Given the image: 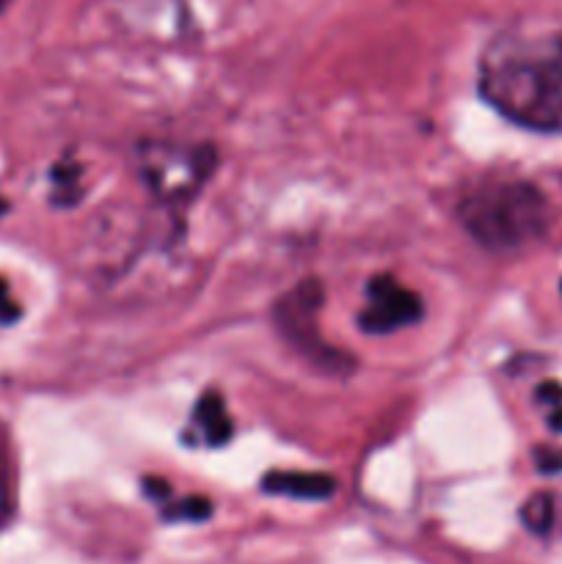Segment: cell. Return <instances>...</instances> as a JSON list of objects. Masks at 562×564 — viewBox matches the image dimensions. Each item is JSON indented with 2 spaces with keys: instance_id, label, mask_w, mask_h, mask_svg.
Wrapping results in <instances>:
<instances>
[{
  "instance_id": "7c38bea8",
  "label": "cell",
  "mask_w": 562,
  "mask_h": 564,
  "mask_svg": "<svg viewBox=\"0 0 562 564\" xmlns=\"http://www.w3.org/2000/svg\"><path fill=\"white\" fill-rule=\"evenodd\" d=\"M534 466H538L540 474H562V449L538 446L534 449Z\"/></svg>"
},
{
  "instance_id": "5bb4252c",
  "label": "cell",
  "mask_w": 562,
  "mask_h": 564,
  "mask_svg": "<svg viewBox=\"0 0 562 564\" xmlns=\"http://www.w3.org/2000/svg\"><path fill=\"white\" fill-rule=\"evenodd\" d=\"M143 494H147L152 501L165 505V501H171V485L163 482V479H158V477H147L143 479Z\"/></svg>"
},
{
  "instance_id": "3957f363",
  "label": "cell",
  "mask_w": 562,
  "mask_h": 564,
  "mask_svg": "<svg viewBox=\"0 0 562 564\" xmlns=\"http://www.w3.org/2000/svg\"><path fill=\"white\" fill-rule=\"evenodd\" d=\"M218 165L213 147H182L149 141L138 147V174L143 185L165 204L191 202Z\"/></svg>"
},
{
  "instance_id": "6da1fadb",
  "label": "cell",
  "mask_w": 562,
  "mask_h": 564,
  "mask_svg": "<svg viewBox=\"0 0 562 564\" xmlns=\"http://www.w3.org/2000/svg\"><path fill=\"white\" fill-rule=\"evenodd\" d=\"M479 94L529 130H562V33H507L479 61Z\"/></svg>"
},
{
  "instance_id": "ba28073f",
  "label": "cell",
  "mask_w": 562,
  "mask_h": 564,
  "mask_svg": "<svg viewBox=\"0 0 562 564\" xmlns=\"http://www.w3.org/2000/svg\"><path fill=\"white\" fill-rule=\"evenodd\" d=\"M521 523L532 534H549L554 527V496L545 490L529 496L521 507Z\"/></svg>"
},
{
  "instance_id": "d6986e66",
  "label": "cell",
  "mask_w": 562,
  "mask_h": 564,
  "mask_svg": "<svg viewBox=\"0 0 562 564\" xmlns=\"http://www.w3.org/2000/svg\"><path fill=\"white\" fill-rule=\"evenodd\" d=\"M560 292H562V284H560Z\"/></svg>"
},
{
  "instance_id": "4fadbf2b",
  "label": "cell",
  "mask_w": 562,
  "mask_h": 564,
  "mask_svg": "<svg viewBox=\"0 0 562 564\" xmlns=\"http://www.w3.org/2000/svg\"><path fill=\"white\" fill-rule=\"evenodd\" d=\"M22 317V308L9 295V284L0 279V325H14Z\"/></svg>"
},
{
  "instance_id": "7a4b0ae2",
  "label": "cell",
  "mask_w": 562,
  "mask_h": 564,
  "mask_svg": "<svg viewBox=\"0 0 562 564\" xmlns=\"http://www.w3.org/2000/svg\"><path fill=\"white\" fill-rule=\"evenodd\" d=\"M457 220L485 251L516 253L545 235L549 202L532 182H485L461 198Z\"/></svg>"
},
{
  "instance_id": "8fae6325",
  "label": "cell",
  "mask_w": 562,
  "mask_h": 564,
  "mask_svg": "<svg viewBox=\"0 0 562 564\" xmlns=\"http://www.w3.org/2000/svg\"><path fill=\"white\" fill-rule=\"evenodd\" d=\"M77 176H80V171L77 169H69V165H58V169L53 171V187L55 193H58V202L64 204V196L66 193H75L77 196Z\"/></svg>"
},
{
  "instance_id": "e0dca14e",
  "label": "cell",
  "mask_w": 562,
  "mask_h": 564,
  "mask_svg": "<svg viewBox=\"0 0 562 564\" xmlns=\"http://www.w3.org/2000/svg\"><path fill=\"white\" fill-rule=\"evenodd\" d=\"M6 213H9V202H6V198H0V218H3Z\"/></svg>"
},
{
  "instance_id": "9a60e30c",
  "label": "cell",
  "mask_w": 562,
  "mask_h": 564,
  "mask_svg": "<svg viewBox=\"0 0 562 564\" xmlns=\"http://www.w3.org/2000/svg\"><path fill=\"white\" fill-rule=\"evenodd\" d=\"M538 400L556 408L562 402V386L556 380H545V383L538 386Z\"/></svg>"
},
{
  "instance_id": "52a82bcc",
  "label": "cell",
  "mask_w": 562,
  "mask_h": 564,
  "mask_svg": "<svg viewBox=\"0 0 562 564\" xmlns=\"http://www.w3.org/2000/svg\"><path fill=\"white\" fill-rule=\"evenodd\" d=\"M193 422L209 446L229 444L231 433H235V424H231L226 402L218 391H207V394L198 397L196 408H193Z\"/></svg>"
},
{
  "instance_id": "8992f818",
  "label": "cell",
  "mask_w": 562,
  "mask_h": 564,
  "mask_svg": "<svg viewBox=\"0 0 562 564\" xmlns=\"http://www.w3.org/2000/svg\"><path fill=\"white\" fill-rule=\"evenodd\" d=\"M262 490L301 501H325L336 494V479L314 471H270L264 474Z\"/></svg>"
},
{
  "instance_id": "2e32d148",
  "label": "cell",
  "mask_w": 562,
  "mask_h": 564,
  "mask_svg": "<svg viewBox=\"0 0 562 564\" xmlns=\"http://www.w3.org/2000/svg\"><path fill=\"white\" fill-rule=\"evenodd\" d=\"M549 427L554 430V433H562V408H554V411H551Z\"/></svg>"
},
{
  "instance_id": "30bf717a",
  "label": "cell",
  "mask_w": 562,
  "mask_h": 564,
  "mask_svg": "<svg viewBox=\"0 0 562 564\" xmlns=\"http://www.w3.org/2000/svg\"><path fill=\"white\" fill-rule=\"evenodd\" d=\"M11 496H9V455H6V435L0 433V523L9 518Z\"/></svg>"
},
{
  "instance_id": "5b68a950",
  "label": "cell",
  "mask_w": 562,
  "mask_h": 564,
  "mask_svg": "<svg viewBox=\"0 0 562 564\" xmlns=\"http://www.w3.org/2000/svg\"><path fill=\"white\" fill-rule=\"evenodd\" d=\"M422 314L424 303L417 292L406 290L391 275H375L367 284V306L358 314V328L369 336H383L417 325Z\"/></svg>"
},
{
  "instance_id": "ac0fdd59",
  "label": "cell",
  "mask_w": 562,
  "mask_h": 564,
  "mask_svg": "<svg viewBox=\"0 0 562 564\" xmlns=\"http://www.w3.org/2000/svg\"><path fill=\"white\" fill-rule=\"evenodd\" d=\"M0 6H3V0H0Z\"/></svg>"
},
{
  "instance_id": "9c48e42d",
  "label": "cell",
  "mask_w": 562,
  "mask_h": 564,
  "mask_svg": "<svg viewBox=\"0 0 562 564\" xmlns=\"http://www.w3.org/2000/svg\"><path fill=\"white\" fill-rule=\"evenodd\" d=\"M213 516V505L204 496H185L180 501H165L163 521H185V523H202Z\"/></svg>"
},
{
  "instance_id": "277c9868",
  "label": "cell",
  "mask_w": 562,
  "mask_h": 564,
  "mask_svg": "<svg viewBox=\"0 0 562 564\" xmlns=\"http://www.w3.org/2000/svg\"><path fill=\"white\" fill-rule=\"evenodd\" d=\"M325 290L317 279H303L290 292L275 301L273 323L275 330L284 336L287 345L325 369H342L350 364L342 352H336L328 341H323L317 328L320 308H323Z\"/></svg>"
}]
</instances>
